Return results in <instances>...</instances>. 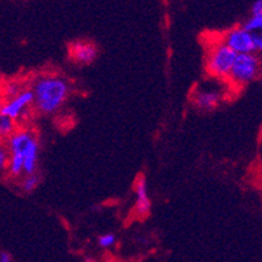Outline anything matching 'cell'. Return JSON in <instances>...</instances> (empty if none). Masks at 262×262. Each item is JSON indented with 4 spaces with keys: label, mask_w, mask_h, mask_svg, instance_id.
Returning a JSON list of instances; mask_svg holds the SVG:
<instances>
[{
    "label": "cell",
    "mask_w": 262,
    "mask_h": 262,
    "mask_svg": "<svg viewBox=\"0 0 262 262\" xmlns=\"http://www.w3.org/2000/svg\"><path fill=\"white\" fill-rule=\"evenodd\" d=\"M69 82L59 75H41L32 84L34 106L41 114H54L70 95Z\"/></svg>",
    "instance_id": "cell-1"
},
{
    "label": "cell",
    "mask_w": 262,
    "mask_h": 262,
    "mask_svg": "<svg viewBox=\"0 0 262 262\" xmlns=\"http://www.w3.org/2000/svg\"><path fill=\"white\" fill-rule=\"evenodd\" d=\"M262 71V60L257 54H242L237 55L234 64L231 67L228 80L234 87L246 86L253 82Z\"/></svg>",
    "instance_id": "cell-2"
},
{
    "label": "cell",
    "mask_w": 262,
    "mask_h": 262,
    "mask_svg": "<svg viewBox=\"0 0 262 262\" xmlns=\"http://www.w3.org/2000/svg\"><path fill=\"white\" fill-rule=\"evenodd\" d=\"M237 54L231 51L221 40L213 45L209 50L206 58V70L214 78L226 79L230 74V70L234 64Z\"/></svg>",
    "instance_id": "cell-3"
},
{
    "label": "cell",
    "mask_w": 262,
    "mask_h": 262,
    "mask_svg": "<svg viewBox=\"0 0 262 262\" xmlns=\"http://www.w3.org/2000/svg\"><path fill=\"white\" fill-rule=\"evenodd\" d=\"M221 41L237 55L255 52L252 34L246 31L242 26L231 28L228 32H225L221 36Z\"/></svg>",
    "instance_id": "cell-4"
},
{
    "label": "cell",
    "mask_w": 262,
    "mask_h": 262,
    "mask_svg": "<svg viewBox=\"0 0 262 262\" xmlns=\"http://www.w3.org/2000/svg\"><path fill=\"white\" fill-rule=\"evenodd\" d=\"M32 104H34V94L31 89H25L21 93L17 94L16 97L3 100V107H2L0 114L17 122V119H20L27 114L28 108Z\"/></svg>",
    "instance_id": "cell-5"
},
{
    "label": "cell",
    "mask_w": 262,
    "mask_h": 262,
    "mask_svg": "<svg viewBox=\"0 0 262 262\" xmlns=\"http://www.w3.org/2000/svg\"><path fill=\"white\" fill-rule=\"evenodd\" d=\"M69 55L71 60H74L78 64H90L98 56V49L93 43L84 40L74 41L70 46Z\"/></svg>",
    "instance_id": "cell-6"
},
{
    "label": "cell",
    "mask_w": 262,
    "mask_h": 262,
    "mask_svg": "<svg viewBox=\"0 0 262 262\" xmlns=\"http://www.w3.org/2000/svg\"><path fill=\"white\" fill-rule=\"evenodd\" d=\"M135 195H137V201H135V211L139 215H147L151 209V201L148 196L147 190V182L143 176H139L137 183H135Z\"/></svg>",
    "instance_id": "cell-7"
},
{
    "label": "cell",
    "mask_w": 262,
    "mask_h": 262,
    "mask_svg": "<svg viewBox=\"0 0 262 262\" xmlns=\"http://www.w3.org/2000/svg\"><path fill=\"white\" fill-rule=\"evenodd\" d=\"M222 97L218 91L214 90H198L194 94V104L201 110H211L217 107Z\"/></svg>",
    "instance_id": "cell-8"
},
{
    "label": "cell",
    "mask_w": 262,
    "mask_h": 262,
    "mask_svg": "<svg viewBox=\"0 0 262 262\" xmlns=\"http://www.w3.org/2000/svg\"><path fill=\"white\" fill-rule=\"evenodd\" d=\"M17 128L19 127H17L16 121L6 117V115L0 114V142L6 143Z\"/></svg>",
    "instance_id": "cell-9"
},
{
    "label": "cell",
    "mask_w": 262,
    "mask_h": 262,
    "mask_svg": "<svg viewBox=\"0 0 262 262\" xmlns=\"http://www.w3.org/2000/svg\"><path fill=\"white\" fill-rule=\"evenodd\" d=\"M8 176L12 178H20L25 174V162L20 156L16 154H10L7 163V171Z\"/></svg>",
    "instance_id": "cell-10"
},
{
    "label": "cell",
    "mask_w": 262,
    "mask_h": 262,
    "mask_svg": "<svg viewBox=\"0 0 262 262\" xmlns=\"http://www.w3.org/2000/svg\"><path fill=\"white\" fill-rule=\"evenodd\" d=\"M39 182H40V177L38 174H30V176H25L21 178L20 186L23 191L26 193H31L38 187Z\"/></svg>",
    "instance_id": "cell-11"
},
{
    "label": "cell",
    "mask_w": 262,
    "mask_h": 262,
    "mask_svg": "<svg viewBox=\"0 0 262 262\" xmlns=\"http://www.w3.org/2000/svg\"><path fill=\"white\" fill-rule=\"evenodd\" d=\"M21 91H23V89H21L20 84H19L17 82L4 83L3 95H2V99H3V97L6 98V99H10V98L16 97L17 94L21 93Z\"/></svg>",
    "instance_id": "cell-12"
},
{
    "label": "cell",
    "mask_w": 262,
    "mask_h": 262,
    "mask_svg": "<svg viewBox=\"0 0 262 262\" xmlns=\"http://www.w3.org/2000/svg\"><path fill=\"white\" fill-rule=\"evenodd\" d=\"M8 157H10V152H8L7 147H6V143L0 142V174L7 171Z\"/></svg>",
    "instance_id": "cell-13"
},
{
    "label": "cell",
    "mask_w": 262,
    "mask_h": 262,
    "mask_svg": "<svg viewBox=\"0 0 262 262\" xmlns=\"http://www.w3.org/2000/svg\"><path fill=\"white\" fill-rule=\"evenodd\" d=\"M115 241H117V238H115L114 234H111V233H107V234L100 235V237L98 238V244H99L100 248L103 249H108L111 248V246H114Z\"/></svg>",
    "instance_id": "cell-14"
},
{
    "label": "cell",
    "mask_w": 262,
    "mask_h": 262,
    "mask_svg": "<svg viewBox=\"0 0 262 262\" xmlns=\"http://www.w3.org/2000/svg\"><path fill=\"white\" fill-rule=\"evenodd\" d=\"M252 36H253V43H254L255 52L262 54V31L254 32V34H252Z\"/></svg>",
    "instance_id": "cell-15"
},
{
    "label": "cell",
    "mask_w": 262,
    "mask_h": 262,
    "mask_svg": "<svg viewBox=\"0 0 262 262\" xmlns=\"http://www.w3.org/2000/svg\"><path fill=\"white\" fill-rule=\"evenodd\" d=\"M252 15L262 17V0H257L252 6Z\"/></svg>",
    "instance_id": "cell-16"
},
{
    "label": "cell",
    "mask_w": 262,
    "mask_h": 262,
    "mask_svg": "<svg viewBox=\"0 0 262 262\" xmlns=\"http://www.w3.org/2000/svg\"><path fill=\"white\" fill-rule=\"evenodd\" d=\"M0 262H12V255L8 252H0Z\"/></svg>",
    "instance_id": "cell-17"
},
{
    "label": "cell",
    "mask_w": 262,
    "mask_h": 262,
    "mask_svg": "<svg viewBox=\"0 0 262 262\" xmlns=\"http://www.w3.org/2000/svg\"><path fill=\"white\" fill-rule=\"evenodd\" d=\"M4 79L3 76H2V74H0V98H2V95H3V89H4Z\"/></svg>",
    "instance_id": "cell-18"
},
{
    "label": "cell",
    "mask_w": 262,
    "mask_h": 262,
    "mask_svg": "<svg viewBox=\"0 0 262 262\" xmlns=\"http://www.w3.org/2000/svg\"><path fill=\"white\" fill-rule=\"evenodd\" d=\"M2 107H3V99L0 98V113H2Z\"/></svg>",
    "instance_id": "cell-19"
}]
</instances>
